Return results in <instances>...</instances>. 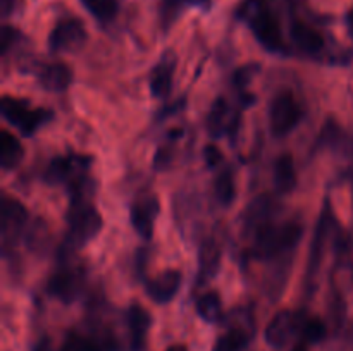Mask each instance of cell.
I'll use <instances>...</instances> for the list:
<instances>
[{"instance_id": "obj_34", "label": "cell", "mask_w": 353, "mask_h": 351, "mask_svg": "<svg viewBox=\"0 0 353 351\" xmlns=\"http://www.w3.org/2000/svg\"><path fill=\"white\" fill-rule=\"evenodd\" d=\"M345 24H347V30H348V34L353 38V7L350 10L347 12V16H345Z\"/></svg>"}, {"instance_id": "obj_13", "label": "cell", "mask_w": 353, "mask_h": 351, "mask_svg": "<svg viewBox=\"0 0 353 351\" xmlns=\"http://www.w3.org/2000/svg\"><path fill=\"white\" fill-rule=\"evenodd\" d=\"M334 227V217L331 213L330 205L324 206L323 213L319 217V222L316 226V234H314L312 246H310V255H309V267H307V277L312 279L317 274L321 267V260H323L324 248H326L327 236H330V231H333Z\"/></svg>"}, {"instance_id": "obj_38", "label": "cell", "mask_w": 353, "mask_h": 351, "mask_svg": "<svg viewBox=\"0 0 353 351\" xmlns=\"http://www.w3.org/2000/svg\"><path fill=\"white\" fill-rule=\"evenodd\" d=\"M176 105H179V102H178V103H176ZM176 105H174V109H172V110H178V107H176ZM169 112H171V109L164 110V116H168V114H169Z\"/></svg>"}, {"instance_id": "obj_35", "label": "cell", "mask_w": 353, "mask_h": 351, "mask_svg": "<svg viewBox=\"0 0 353 351\" xmlns=\"http://www.w3.org/2000/svg\"><path fill=\"white\" fill-rule=\"evenodd\" d=\"M286 3H288L290 7H299V6H302L303 2H305V0H285Z\"/></svg>"}, {"instance_id": "obj_3", "label": "cell", "mask_w": 353, "mask_h": 351, "mask_svg": "<svg viewBox=\"0 0 353 351\" xmlns=\"http://www.w3.org/2000/svg\"><path fill=\"white\" fill-rule=\"evenodd\" d=\"M303 227L299 222L268 224L255 233L250 255L257 260H272L288 253L302 240Z\"/></svg>"}, {"instance_id": "obj_16", "label": "cell", "mask_w": 353, "mask_h": 351, "mask_svg": "<svg viewBox=\"0 0 353 351\" xmlns=\"http://www.w3.org/2000/svg\"><path fill=\"white\" fill-rule=\"evenodd\" d=\"M181 272L176 268H169L147 282V295L155 303H161V305L169 303L178 295L179 288H181Z\"/></svg>"}, {"instance_id": "obj_37", "label": "cell", "mask_w": 353, "mask_h": 351, "mask_svg": "<svg viewBox=\"0 0 353 351\" xmlns=\"http://www.w3.org/2000/svg\"><path fill=\"white\" fill-rule=\"evenodd\" d=\"M292 351H307V346L303 343H300V344H296Z\"/></svg>"}, {"instance_id": "obj_6", "label": "cell", "mask_w": 353, "mask_h": 351, "mask_svg": "<svg viewBox=\"0 0 353 351\" xmlns=\"http://www.w3.org/2000/svg\"><path fill=\"white\" fill-rule=\"evenodd\" d=\"M303 110L292 92H283L272 98L269 107V126L274 136L283 138L300 124Z\"/></svg>"}, {"instance_id": "obj_30", "label": "cell", "mask_w": 353, "mask_h": 351, "mask_svg": "<svg viewBox=\"0 0 353 351\" xmlns=\"http://www.w3.org/2000/svg\"><path fill=\"white\" fill-rule=\"evenodd\" d=\"M21 41H24V34L16 28L3 24L2 30H0V52H2V55L9 54Z\"/></svg>"}, {"instance_id": "obj_15", "label": "cell", "mask_w": 353, "mask_h": 351, "mask_svg": "<svg viewBox=\"0 0 353 351\" xmlns=\"http://www.w3.org/2000/svg\"><path fill=\"white\" fill-rule=\"evenodd\" d=\"M290 38H292L293 45L303 54L319 55L326 48V40L323 34L314 26L299 19H293L292 26H290Z\"/></svg>"}, {"instance_id": "obj_14", "label": "cell", "mask_w": 353, "mask_h": 351, "mask_svg": "<svg viewBox=\"0 0 353 351\" xmlns=\"http://www.w3.org/2000/svg\"><path fill=\"white\" fill-rule=\"evenodd\" d=\"M176 64H178V57L174 52L168 50L154 65L150 72V92L155 98H165L171 93Z\"/></svg>"}, {"instance_id": "obj_8", "label": "cell", "mask_w": 353, "mask_h": 351, "mask_svg": "<svg viewBox=\"0 0 353 351\" xmlns=\"http://www.w3.org/2000/svg\"><path fill=\"white\" fill-rule=\"evenodd\" d=\"M86 28L78 17H62L55 23L54 30L48 34V48L54 54L61 52H78L86 43Z\"/></svg>"}, {"instance_id": "obj_20", "label": "cell", "mask_w": 353, "mask_h": 351, "mask_svg": "<svg viewBox=\"0 0 353 351\" xmlns=\"http://www.w3.org/2000/svg\"><path fill=\"white\" fill-rule=\"evenodd\" d=\"M296 186L295 162L290 153H283L274 162V188L279 195L292 193Z\"/></svg>"}, {"instance_id": "obj_22", "label": "cell", "mask_w": 353, "mask_h": 351, "mask_svg": "<svg viewBox=\"0 0 353 351\" xmlns=\"http://www.w3.org/2000/svg\"><path fill=\"white\" fill-rule=\"evenodd\" d=\"M24 148L9 131H0V165L3 171H12L23 162Z\"/></svg>"}, {"instance_id": "obj_26", "label": "cell", "mask_w": 353, "mask_h": 351, "mask_svg": "<svg viewBox=\"0 0 353 351\" xmlns=\"http://www.w3.org/2000/svg\"><path fill=\"white\" fill-rule=\"evenodd\" d=\"M248 337L247 330L243 329H230L228 332H224L223 336L217 337L216 344H214L212 351H243L247 348Z\"/></svg>"}, {"instance_id": "obj_19", "label": "cell", "mask_w": 353, "mask_h": 351, "mask_svg": "<svg viewBox=\"0 0 353 351\" xmlns=\"http://www.w3.org/2000/svg\"><path fill=\"white\" fill-rule=\"evenodd\" d=\"M276 212V203L274 200L269 195H261L250 203V206L247 209V215H245V226L247 229L255 231L262 229L264 226L272 222V215Z\"/></svg>"}, {"instance_id": "obj_5", "label": "cell", "mask_w": 353, "mask_h": 351, "mask_svg": "<svg viewBox=\"0 0 353 351\" xmlns=\"http://www.w3.org/2000/svg\"><path fill=\"white\" fill-rule=\"evenodd\" d=\"M92 157L81 153H68L62 155V157H55L48 164L43 179L47 184H68L69 189H72L88 181L86 174L92 167Z\"/></svg>"}, {"instance_id": "obj_12", "label": "cell", "mask_w": 353, "mask_h": 351, "mask_svg": "<svg viewBox=\"0 0 353 351\" xmlns=\"http://www.w3.org/2000/svg\"><path fill=\"white\" fill-rule=\"evenodd\" d=\"M238 126H240V114L231 112L226 100L217 98L207 116V129L210 136L219 138L230 134L231 138H234L238 133Z\"/></svg>"}, {"instance_id": "obj_23", "label": "cell", "mask_w": 353, "mask_h": 351, "mask_svg": "<svg viewBox=\"0 0 353 351\" xmlns=\"http://www.w3.org/2000/svg\"><path fill=\"white\" fill-rule=\"evenodd\" d=\"M186 7H199L202 10H209L210 0H161L159 16H161V23L164 26V30H168V28H171L176 23L179 14Z\"/></svg>"}, {"instance_id": "obj_4", "label": "cell", "mask_w": 353, "mask_h": 351, "mask_svg": "<svg viewBox=\"0 0 353 351\" xmlns=\"http://www.w3.org/2000/svg\"><path fill=\"white\" fill-rule=\"evenodd\" d=\"M2 117L19 131L23 136H33L41 126L54 119V112L48 109H34L28 100L16 98V96L3 95L0 102Z\"/></svg>"}, {"instance_id": "obj_29", "label": "cell", "mask_w": 353, "mask_h": 351, "mask_svg": "<svg viewBox=\"0 0 353 351\" xmlns=\"http://www.w3.org/2000/svg\"><path fill=\"white\" fill-rule=\"evenodd\" d=\"M327 329L326 323L323 322L317 317H310V319H305V323H303L302 336L305 339V343H321V341L326 337Z\"/></svg>"}, {"instance_id": "obj_25", "label": "cell", "mask_w": 353, "mask_h": 351, "mask_svg": "<svg viewBox=\"0 0 353 351\" xmlns=\"http://www.w3.org/2000/svg\"><path fill=\"white\" fill-rule=\"evenodd\" d=\"M196 313L205 322H217L223 315V301L217 291H207L196 299Z\"/></svg>"}, {"instance_id": "obj_9", "label": "cell", "mask_w": 353, "mask_h": 351, "mask_svg": "<svg viewBox=\"0 0 353 351\" xmlns=\"http://www.w3.org/2000/svg\"><path fill=\"white\" fill-rule=\"evenodd\" d=\"M62 267L48 281V292L64 303H72L79 298L85 288V270L78 265L61 260Z\"/></svg>"}, {"instance_id": "obj_11", "label": "cell", "mask_w": 353, "mask_h": 351, "mask_svg": "<svg viewBox=\"0 0 353 351\" xmlns=\"http://www.w3.org/2000/svg\"><path fill=\"white\" fill-rule=\"evenodd\" d=\"M159 212H161V203H159V198L154 193L138 196L133 205H131V226L137 231L138 236L143 237L145 241L152 240V236H154V227Z\"/></svg>"}, {"instance_id": "obj_21", "label": "cell", "mask_w": 353, "mask_h": 351, "mask_svg": "<svg viewBox=\"0 0 353 351\" xmlns=\"http://www.w3.org/2000/svg\"><path fill=\"white\" fill-rule=\"evenodd\" d=\"M199 264H200V272H199V282H209L210 279L216 277L217 270L221 267V250L217 246L216 241L207 240L203 241L202 248H200L199 255Z\"/></svg>"}, {"instance_id": "obj_33", "label": "cell", "mask_w": 353, "mask_h": 351, "mask_svg": "<svg viewBox=\"0 0 353 351\" xmlns=\"http://www.w3.org/2000/svg\"><path fill=\"white\" fill-rule=\"evenodd\" d=\"M17 0H0V14H2L3 19L12 16L16 12Z\"/></svg>"}, {"instance_id": "obj_24", "label": "cell", "mask_w": 353, "mask_h": 351, "mask_svg": "<svg viewBox=\"0 0 353 351\" xmlns=\"http://www.w3.org/2000/svg\"><path fill=\"white\" fill-rule=\"evenodd\" d=\"M81 3L100 24L112 23L121 7V0H81Z\"/></svg>"}, {"instance_id": "obj_1", "label": "cell", "mask_w": 353, "mask_h": 351, "mask_svg": "<svg viewBox=\"0 0 353 351\" xmlns=\"http://www.w3.org/2000/svg\"><path fill=\"white\" fill-rule=\"evenodd\" d=\"M236 17L250 28L259 43L268 52L283 54L288 50L274 0H243L236 9Z\"/></svg>"}, {"instance_id": "obj_7", "label": "cell", "mask_w": 353, "mask_h": 351, "mask_svg": "<svg viewBox=\"0 0 353 351\" xmlns=\"http://www.w3.org/2000/svg\"><path fill=\"white\" fill-rule=\"evenodd\" d=\"M305 315L293 310H283L272 317L271 322L265 327V343L276 350H283L288 346L299 334H302Z\"/></svg>"}, {"instance_id": "obj_27", "label": "cell", "mask_w": 353, "mask_h": 351, "mask_svg": "<svg viewBox=\"0 0 353 351\" xmlns=\"http://www.w3.org/2000/svg\"><path fill=\"white\" fill-rule=\"evenodd\" d=\"M61 351H112V346L83 334H69Z\"/></svg>"}, {"instance_id": "obj_28", "label": "cell", "mask_w": 353, "mask_h": 351, "mask_svg": "<svg viewBox=\"0 0 353 351\" xmlns=\"http://www.w3.org/2000/svg\"><path fill=\"white\" fill-rule=\"evenodd\" d=\"M214 191H216V198L221 205L230 206L234 202V198H236V189H234V179L230 169H226V171H223L217 176Z\"/></svg>"}, {"instance_id": "obj_36", "label": "cell", "mask_w": 353, "mask_h": 351, "mask_svg": "<svg viewBox=\"0 0 353 351\" xmlns=\"http://www.w3.org/2000/svg\"><path fill=\"white\" fill-rule=\"evenodd\" d=\"M168 351H188V350H186V346H183V344H174V346L169 348Z\"/></svg>"}, {"instance_id": "obj_17", "label": "cell", "mask_w": 353, "mask_h": 351, "mask_svg": "<svg viewBox=\"0 0 353 351\" xmlns=\"http://www.w3.org/2000/svg\"><path fill=\"white\" fill-rule=\"evenodd\" d=\"M37 78L47 92L62 93L71 86L72 69L68 64H64V62L45 64L38 67Z\"/></svg>"}, {"instance_id": "obj_10", "label": "cell", "mask_w": 353, "mask_h": 351, "mask_svg": "<svg viewBox=\"0 0 353 351\" xmlns=\"http://www.w3.org/2000/svg\"><path fill=\"white\" fill-rule=\"evenodd\" d=\"M28 224V210L16 198L2 196V217H0V234H2L3 248L16 246L23 236Z\"/></svg>"}, {"instance_id": "obj_31", "label": "cell", "mask_w": 353, "mask_h": 351, "mask_svg": "<svg viewBox=\"0 0 353 351\" xmlns=\"http://www.w3.org/2000/svg\"><path fill=\"white\" fill-rule=\"evenodd\" d=\"M257 72H259V65L257 64H247V65H243V67H240L233 74L234 86H236V88H240L241 92H243L245 86L250 83V79L254 78V74H257Z\"/></svg>"}, {"instance_id": "obj_32", "label": "cell", "mask_w": 353, "mask_h": 351, "mask_svg": "<svg viewBox=\"0 0 353 351\" xmlns=\"http://www.w3.org/2000/svg\"><path fill=\"white\" fill-rule=\"evenodd\" d=\"M203 157H205L207 167L209 169L217 167V165L221 164V160H223V153H221L219 148L214 147V145H207L205 150H203Z\"/></svg>"}, {"instance_id": "obj_2", "label": "cell", "mask_w": 353, "mask_h": 351, "mask_svg": "<svg viewBox=\"0 0 353 351\" xmlns=\"http://www.w3.org/2000/svg\"><path fill=\"white\" fill-rule=\"evenodd\" d=\"M68 222V234L62 241L61 251H59L61 260H69L76 251L86 246L93 237L99 236L100 229L103 226L102 215L88 200H85V202H71Z\"/></svg>"}, {"instance_id": "obj_18", "label": "cell", "mask_w": 353, "mask_h": 351, "mask_svg": "<svg viewBox=\"0 0 353 351\" xmlns=\"http://www.w3.org/2000/svg\"><path fill=\"white\" fill-rule=\"evenodd\" d=\"M126 319L131 334V351H143L152 323L150 313L141 305H131L126 312Z\"/></svg>"}]
</instances>
